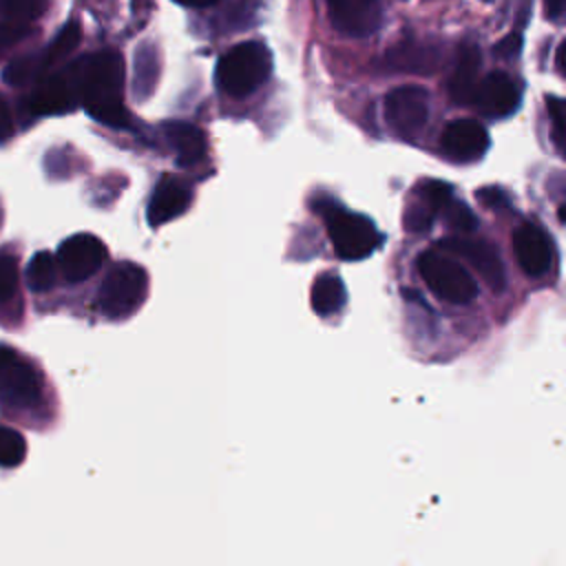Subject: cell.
<instances>
[{"mask_svg": "<svg viewBox=\"0 0 566 566\" xmlns=\"http://www.w3.org/2000/svg\"><path fill=\"white\" fill-rule=\"evenodd\" d=\"M555 62H557V69L559 73L566 77V40L557 46V53H555Z\"/></svg>", "mask_w": 566, "mask_h": 566, "instance_id": "35", "label": "cell"}, {"mask_svg": "<svg viewBox=\"0 0 566 566\" xmlns=\"http://www.w3.org/2000/svg\"><path fill=\"white\" fill-rule=\"evenodd\" d=\"M471 104L486 117L502 119L517 111L520 106V88L517 84L502 71H493L482 77L475 86Z\"/></svg>", "mask_w": 566, "mask_h": 566, "instance_id": "13", "label": "cell"}, {"mask_svg": "<svg viewBox=\"0 0 566 566\" xmlns=\"http://www.w3.org/2000/svg\"><path fill=\"white\" fill-rule=\"evenodd\" d=\"M544 11L551 20H559L566 15V0H544Z\"/></svg>", "mask_w": 566, "mask_h": 566, "instance_id": "34", "label": "cell"}, {"mask_svg": "<svg viewBox=\"0 0 566 566\" xmlns=\"http://www.w3.org/2000/svg\"><path fill=\"white\" fill-rule=\"evenodd\" d=\"M192 201V188L175 175H164L148 199L146 219L153 228H159L177 217H181Z\"/></svg>", "mask_w": 566, "mask_h": 566, "instance_id": "15", "label": "cell"}, {"mask_svg": "<svg viewBox=\"0 0 566 566\" xmlns=\"http://www.w3.org/2000/svg\"><path fill=\"white\" fill-rule=\"evenodd\" d=\"M382 64L400 73H433L442 64V46L422 40L396 42L382 57Z\"/></svg>", "mask_w": 566, "mask_h": 566, "instance_id": "17", "label": "cell"}, {"mask_svg": "<svg viewBox=\"0 0 566 566\" xmlns=\"http://www.w3.org/2000/svg\"><path fill=\"white\" fill-rule=\"evenodd\" d=\"M175 2H179V4H184V7H192V9H203V7L214 4L217 0H175Z\"/></svg>", "mask_w": 566, "mask_h": 566, "instance_id": "36", "label": "cell"}, {"mask_svg": "<svg viewBox=\"0 0 566 566\" xmlns=\"http://www.w3.org/2000/svg\"><path fill=\"white\" fill-rule=\"evenodd\" d=\"M159 77L157 53L150 44H142L135 51V77H133V93L137 99H148L155 91Z\"/></svg>", "mask_w": 566, "mask_h": 566, "instance_id": "21", "label": "cell"}, {"mask_svg": "<svg viewBox=\"0 0 566 566\" xmlns=\"http://www.w3.org/2000/svg\"><path fill=\"white\" fill-rule=\"evenodd\" d=\"M411 195V203L405 212V228L409 232H427L436 214H440L447 201L453 197V190L444 181L427 179L420 181Z\"/></svg>", "mask_w": 566, "mask_h": 566, "instance_id": "16", "label": "cell"}, {"mask_svg": "<svg viewBox=\"0 0 566 566\" xmlns=\"http://www.w3.org/2000/svg\"><path fill=\"white\" fill-rule=\"evenodd\" d=\"M513 254L528 276H544L553 265V241L542 226L524 221L513 232Z\"/></svg>", "mask_w": 566, "mask_h": 566, "instance_id": "11", "label": "cell"}, {"mask_svg": "<svg viewBox=\"0 0 566 566\" xmlns=\"http://www.w3.org/2000/svg\"><path fill=\"white\" fill-rule=\"evenodd\" d=\"M46 71H49V66L40 51V53H29V55H22V57H15L13 62H9L4 66L2 77L11 86H24V84L38 82Z\"/></svg>", "mask_w": 566, "mask_h": 566, "instance_id": "22", "label": "cell"}, {"mask_svg": "<svg viewBox=\"0 0 566 566\" xmlns=\"http://www.w3.org/2000/svg\"><path fill=\"white\" fill-rule=\"evenodd\" d=\"M0 226H2V203H0Z\"/></svg>", "mask_w": 566, "mask_h": 566, "instance_id": "37", "label": "cell"}, {"mask_svg": "<svg viewBox=\"0 0 566 566\" xmlns=\"http://www.w3.org/2000/svg\"><path fill=\"white\" fill-rule=\"evenodd\" d=\"M272 73V53L261 42H241L228 49L214 69L217 86L230 97H248Z\"/></svg>", "mask_w": 566, "mask_h": 566, "instance_id": "2", "label": "cell"}, {"mask_svg": "<svg viewBox=\"0 0 566 566\" xmlns=\"http://www.w3.org/2000/svg\"><path fill=\"white\" fill-rule=\"evenodd\" d=\"M345 285L338 274H321L310 292L312 310L318 316H332L345 305Z\"/></svg>", "mask_w": 566, "mask_h": 566, "instance_id": "20", "label": "cell"}, {"mask_svg": "<svg viewBox=\"0 0 566 566\" xmlns=\"http://www.w3.org/2000/svg\"><path fill=\"white\" fill-rule=\"evenodd\" d=\"M77 91L71 66L55 73H44L33 93L29 95V108L35 115H62L77 106Z\"/></svg>", "mask_w": 566, "mask_h": 566, "instance_id": "10", "label": "cell"}, {"mask_svg": "<svg viewBox=\"0 0 566 566\" xmlns=\"http://www.w3.org/2000/svg\"><path fill=\"white\" fill-rule=\"evenodd\" d=\"M478 201L489 206V208H509L511 206V197L502 188H497V186L480 188L478 190Z\"/></svg>", "mask_w": 566, "mask_h": 566, "instance_id": "31", "label": "cell"}, {"mask_svg": "<svg viewBox=\"0 0 566 566\" xmlns=\"http://www.w3.org/2000/svg\"><path fill=\"white\" fill-rule=\"evenodd\" d=\"M427 287L442 301L467 305L478 296V283L464 265L442 250H427L416 261Z\"/></svg>", "mask_w": 566, "mask_h": 566, "instance_id": "5", "label": "cell"}, {"mask_svg": "<svg viewBox=\"0 0 566 566\" xmlns=\"http://www.w3.org/2000/svg\"><path fill=\"white\" fill-rule=\"evenodd\" d=\"M442 217H444V223L458 232H473L475 226H478V219L475 214L469 210V206H464L462 201L458 199H449L447 206L442 208Z\"/></svg>", "mask_w": 566, "mask_h": 566, "instance_id": "27", "label": "cell"}, {"mask_svg": "<svg viewBox=\"0 0 566 566\" xmlns=\"http://www.w3.org/2000/svg\"><path fill=\"white\" fill-rule=\"evenodd\" d=\"M18 292V256L9 250L0 252V303H7Z\"/></svg>", "mask_w": 566, "mask_h": 566, "instance_id": "28", "label": "cell"}, {"mask_svg": "<svg viewBox=\"0 0 566 566\" xmlns=\"http://www.w3.org/2000/svg\"><path fill=\"white\" fill-rule=\"evenodd\" d=\"M15 126H13V115L9 104L4 102V97L0 95V144H4L11 135H13Z\"/></svg>", "mask_w": 566, "mask_h": 566, "instance_id": "33", "label": "cell"}, {"mask_svg": "<svg viewBox=\"0 0 566 566\" xmlns=\"http://www.w3.org/2000/svg\"><path fill=\"white\" fill-rule=\"evenodd\" d=\"M80 38H82L80 24H77V22H66V24L57 31V35L51 40V44L42 51L46 66L51 69L53 64H57V62H62L64 57H69V55L73 53V49L80 44Z\"/></svg>", "mask_w": 566, "mask_h": 566, "instance_id": "24", "label": "cell"}, {"mask_svg": "<svg viewBox=\"0 0 566 566\" xmlns=\"http://www.w3.org/2000/svg\"><path fill=\"white\" fill-rule=\"evenodd\" d=\"M161 133L181 168H190L206 157L208 144L199 126L190 122H164Z\"/></svg>", "mask_w": 566, "mask_h": 566, "instance_id": "18", "label": "cell"}, {"mask_svg": "<svg viewBox=\"0 0 566 566\" xmlns=\"http://www.w3.org/2000/svg\"><path fill=\"white\" fill-rule=\"evenodd\" d=\"M44 11V0H0V18L29 24Z\"/></svg>", "mask_w": 566, "mask_h": 566, "instance_id": "26", "label": "cell"}, {"mask_svg": "<svg viewBox=\"0 0 566 566\" xmlns=\"http://www.w3.org/2000/svg\"><path fill=\"white\" fill-rule=\"evenodd\" d=\"M382 115L394 135L416 139L429 119V93L416 84L396 86L385 95Z\"/></svg>", "mask_w": 566, "mask_h": 566, "instance_id": "7", "label": "cell"}, {"mask_svg": "<svg viewBox=\"0 0 566 566\" xmlns=\"http://www.w3.org/2000/svg\"><path fill=\"white\" fill-rule=\"evenodd\" d=\"M29 33V24H20V22H9V20H0V53L4 49H9L11 44H15L20 38H24Z\"/></svg>", "mask_w": 566, "mask_h": 566, "instance_id": "30", "label": "cell"}, {"mask_svg": "<svg viewBox=\"0 0 566 566\" xmlns=\"http://www.w3.org/2000/svg\"><path fill=\"white\" fill-rule=\"evenodd\" d=\"M27 458V440L20 431L0 424V467L13 469L20 467Z\"/></svg>", "mask_w": 566, "mask_h": 566, "instance_id": "25", "label": "cell"}, {"mask_svg": "<svg viewBox=\"0 0 566 566\" xmlns=\"http://www.w3.org/2000/svg\"><path fill=\"white\" fill-rule=\"evenodd\" d=\"M334 29L347 38L371 35L382 20L380 0H327Z\"/></svg>", "mask_w": 566, "mask_h": 566, "instance_id": "12", "label": "cell"}, {"mask_svg": "<svg viewBox=\"0 0 566 566\" xmlns=\"http://www.w3.org/2000/svg\"><path fill=\"white\" fill-rule=\"evenodd\" d=\"M548 115H551V139L559 150V155L566 159V106L559 99L548 97Z\"/></svg>", "mask_w": 566, "mask_h": 566, "instance_id": "29", "label": "cell"}, {"mask_svg": "<svg viewBox=\"0 0 566 566\" xmlns=\"http://www.w3.org/2000/svg\"><path fill=\"white\" fill-rule=\"evenodd\" d=\"M522 51V38L517 33H511L506 38H502L497 44H495V55L497 57H504V60H513L517 57Z\"/></svg>", "mask_w": 566, "mask_h": 566, "instance_id": "32", "label": "cell"}, {"mask_svg": "<svg viewBox=\"0 0 566 566\" xmlns=\"http://www.w3.org/2000/svg\"><path fill=\"white\" fill-rule=\"evenodd\" d=\"M148 294V272L133 263L119 261L111 265L97 290V310L111 318L119 321L130 316Z\"/></svg>", "mask_w": 566, "mask_h": 566, "instance_id": "4", "label": "cell"}, {"mask_svg": "<svg viewBox=\"0 0 566 566\" xmlns=\"http://www.w3.org/2000/svg\"><path fill=\"white\" fill-rule=\"evenodd\" d=\"M106 259V245L102 239L88 232H77L64 239L57 248V270L69 283H82L93 276Z\"/></svg>", "mask_w": 566, "mask_h": 566, "instance_id": "9", "label": "cell"}, {"mask_svg": "<svg viewBox=\"0 0 566 566\" xmlns=\"http://www.w3.org/2000/svg\"><path fill=\"white\" fill-rule=\"evenodd\" d=\"M24 279H27V285L31 292L51 290L57 281V261L53 259V254L46 250L35 252L27 265Z\"/></svg>", "mask_w": 566, "mask_h": 566, "instance_id": "23", "label": "cell"}, {"mask_svg": "<svg viewBox=\"0 0 566 566\" xmlns=\"http://www.w3.org/2000/svg\"><path fill=\"white\" fill-rule=\"evenodd\" d=\"M318 210L325 217L327 234L338 259L360 261L382 243V234L369 217L340 208L332 199H325Z\"/></svg>", "mask_w": 566, "mask_h": 566, "instance_id": "3", "label": "cell"}, {"mask_svg": "<svg viewBox=\"0 0 566 566\" xmlns=\"http://www.w3.org/2000/svg\"><path fill=\"white\" fill-rule=\"evenodd\" d=\"M77 102L99 124L126 126L124 108V60L113 49L84 55L71 64Z\"/></svg>", "mask_w": 566, "mask_h": 566, "instance_id": "1", "label": "cell"}, {"mask_svg": "<svg viewBox=\"0 0 566 566\" xmlns=\"http://www.w3.org/2000/svg\"><path fill=\"white\" fill-rule=\"evenodd\" d=\"M42 400V376L18 349L0 345V405L27 411Z\"/></svg>", "mask_w": 566, "mask_h": 566, "instance_id": "6", "label": "cell"}, {"mask_svg": "<svg viewBox=\"0 0 566 566\" xmlns=\"http://www.w3.org/2000/svg\"><path fill=\"white\" fill-rule=\"evenodd\" d=\"M440 148L453 161H478L489 150V133L475 119H453L440 135Z\"/></svg>", "mask_w": 566, "mask_h": 566, "instance_id": "14", "label": "cell"}, {"mask_svg": "<svg viewBox=\"0 0 566 566\" xmlns=\"http://www.w3.org/2000/svg\"><path fill=\"white\" fill-rule=\"evenodd\" d=\"M480 62H482V55L475 44L460 46L455 55L453 73L449 80V93L455 104H471L475 86L480 82Z\"/></svg>", "mask_w": 566, "mask_h": 566, "instance_id": "19", "label": "cell"}, {"mask_svg": "<svg viewBox=\"0 0 566 566\" xmlns=\"http://www.w3.org/2000/svg\"><path fill=\"white\" fill-rule=\"evenodd\" d=\"M436 248L467 261L493 292H502L506 287L504 263L489 241L473 237H447L440 239Z\"/></svg>", "mask_w": 566, "mask_h": 566, "instance_id": "8", "label": "cell"}]
</instances>
